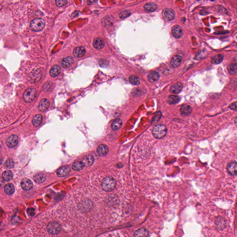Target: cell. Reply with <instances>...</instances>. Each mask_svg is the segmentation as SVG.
<instances>
[{
	"label": "cell",
	"mask_w": 237,
	"mask_h": 237,
	"mask_svg": "<svg viewBox=\"0 0 237 237\" xmlns=\"http://www.w3.org/2000/svg\"><path fill=\"white\" fill-rule=\"evenodd\" d=\"M116 186V181L113 177H106L103 179L102 183V189L107 192L113 191L115 189Z\"/></svg>",
	"instance_id": "1"
},
{
	"label": "cell",
	"mask_w": 237,
	"mask_h": 237,
	"mask_svg": "<svg viewBox=\"0 0 237 237\" xmlns=\"http://www.w3.org/2000/svg\"><path fill=\"white\" fill-rule=\"evenodd\" d=\"M167 133V128L163 124L156 125L152 130V134L156 139L163 138L166 136Z\"/></svg>",
	"instance_id": "2"
},
{
	"label": "cell",
	"mask_w": 237,
	"mask_h": 237,
	"mask_svg": "<svg viewBox=\"0 0 237 237\" xmlns=\"http://www.w3.org/2000/svg\"><path fill=\"white\" fill-rule=\"evenodd\" d=\"M45 25V22L43 19L41 18H36L31 22L30 27L33 31L38 32L43 29Z\"/></svg>",
	"instance_id": "3"
},
{
	"label": "cell",
	"mask_w": 237,
	"mask_h": 237,
	"mask_svg": "<svg viewBox=\"0 0 237 237\" xmlns=\"http://www.w3.org/2000/svg\"><path fill=\"white\" fill-rule=\"evenodd\" d=\"M47 229L49 234L52 235H56L60 232L61 228L58 222H51L49 223L47 226Z\"/></svg>",
	"instance_id": "4"
},
{
	"label": "cell",
	"mask_w": 237,
	"mask_h": 237,
	"mask_svg": "<svg viewBox=\"0 0 237 237\" xmlns=\"http://www.w3.org/2000/svg\"><path fill=\"white\" fill-rule=\"evenodd\" d=\"M37 95V92L35 89L32 88H29L27 89L24 94H23V98L25 102H31L35 98Z\"/></svg>",
	"instance_id": "5"
},
{
	"label": "cell",
	"mask_w": 237,
	"mask_h": 237,
	"mask_svg": "<svg viewBox=\"0 0 237 237\" xmlns=\"http://www.w3.org/2000/svg\"><path fill=\"white\" fill-rule=\"evenodd\" d=\"M163 16L167 21H171L175 18V14L171 8H165L162 12Z\"/></svg>",
	"instance_id": "6"
},
{
	"label": "cell",
	"mask_w": 237,
	"mask_h": 237,
	"mask_svg": "<svg viewBox=\"0 0 237 237\" xmlns=\"http://www.w3.org/2000/svg\"><path fill=\"white\" fill-rule=\"evenodd\" d=\"M18 142V137L15 135H11L7 140L6 144L9 148H13L16 147Z\"/></svg>",
	"instance_id": "7"
},
{
	"label": "cell",
	"mask_w": 237,
	"mask_h": 237,
	"mask_svg": "<svg viewBox=\"0 0 237 237\" xmlns=\"http://www.w3.org/2000/svg\"><path fill=\"white\" fill-rule=\"evenodd\" d=\"M21 186L22 189L25 191H28L32 189L33 187V184L32 181L27 178H24L21 181Z\"/></svg>",
	"instance_id": "8"
},
{
	"label": "cell",
	"mask_w": 237,
	"mask_h": 237,
	"mask_svg": "<svg viewBox=\"0 0 237 237\" xmlns=\"http://www.w3.org/2000/svg\"><path fill=\"white\" fill-rule=\"evenodd\" d=\"M227 170L231 175H237V163L232 162L228 165Z\"/></svg>",
	"instance_id": "9"
},
{
	"label": "cell",
	"mask_w": 237,
	"mask_h": 237,
	"mask_svg": "<svg viewBox=\"0 0 237 237\" xmlns=\"http://www.w3.org/2000/svg\"><path fill=\"white\" fill-rule=\"evenodd\" d=\"M70 172V169L69 166H64L58 169L57 171V175L58 177H62L68 175Z\"/></svg>",
	"instance_id": "10"
},
{
	"label": "cell",
	"mask_w": 237,
	"mask_h": 237,
	"mask_svg": "<svg viewBox=\"0 0 237 237\" xmlns=\"http://www.w3.org/2000/svg\"><path fill=\"white\" fill-rule=\"evenodd\" d=\"M171 32L173 36L177 39H180L183 35V30L179 26H173Z\"/></svg>",
	"instance_id": "11"
},
{
	"label": "cell",
	"mask_w": 237,
	"mask_h": 237,
	"mask_svg": "<svg viewBox=\"0 0 237 237\" xmlns=\"http://www.w3.org/2000/svg\"><path fill=\"white\" fill-rule=\"evenodd\" d=\"M182 62V58L181 56L178 55H175L172 58L171 60V64L173 68H177L179 67L181 64Z\"/></svg>",
	"instance_id": "12"
},
{
	"label": "cell",
	"mask_w": 237,
	"mask_h": 237,
	"mask_svg": "<svg viewBox=\"0 0 237 237\" xmlns=\"http://www.w3.org/2000/svg\"><path fill=\"white\" fill-rule=\"evenodd\" d=\"M86 53V49L84 47L79 46L74 50L73 55L77 58H81L84 56Z\"/></svg>",
	"instance_id": "13"
},
{
	"label": "cell",
	"mask_w": 237,
	"mask_h": 237,
	"mask_svg": "<svg viewBox=\"0 0 237 237\" xmlns=\"http://www.w3.org/2000/svg\"><path fill=\"white\" fill-rule=\"evenodd\" d=\"M149 235V231L146 228H141L134 232V237H147Z\"/></svg>",
	"instance_id": "14"
},
{
	"label": "cell",
	"mask_w": 237,
	"mask_h": 237,
	"mask_svg": "<svg viewBox=\"0 0 237 237\" xmlns=\"http://www.w3.org/2000/svg\"><path fill=\"white\" fill-rule=\"evenodd\" d=\"M50 106V102L48 99L45 98L41 100L38 106V109L41 111H45Z\"/></svg>",
	"instance_id": "15"
},
{
	"label": "cell",
	"mask_w": 237,
	"mask_h": 237,
	"mask_svg": "<svg viewBox=\"0 0 237 237\" xmlns=\"http://www.w3.org/2000/svg\"><path fill=\"white\" fill-rule=\"evenodd\" d=\"M192 108L188 105H183L180 108V112L181 115L184 116H188L192 113Z\"/></svg>",
	"instance_id": "16"
},
{
	"label": "cell",
	"mask_w": 237,
	"mask_h": 237,
	"mask_svg": "<svg viewBox=\"0 0 237 237\" xmlns=\"http://www.w3.org/2000/svg\"><path fill=\"white\" fill-rule=\"evenodd\" d=\"M98 154L101 156H105L108 153L109 149L107 146L105 145H101L99 146L97 149Z\"/></svg>",
	"instance_id": "17"
},
{
	"label": "cell",
	"mask_w": 237,
	"mask_h": 237,
	"mask_svg": "<svg viewBox=\"0 0 237 237\" xmlns=\"http://www.w3.org/2000/svg\"><path fill=\"white\" fill-rule=\"evenodd\" d=\"M95 161L94 156L91 155H87L83 158L82 162L85 166H91Z\"/></svg>",
	"instance_id": "18"
},
{
	"label": "cell",
	"mask_w": 237,
	"mask_h": 237,
	"mask_svg": "<svg viewBox=\"0 0 237 237\" xmlns=\"http://www.w3.org/2000/svg\"><path fill=\"white\" fill-rule=\"evenodd\" d=\"M183 89V86L182 84L179 83H175L173 84L172 86L171 87L170 89V92L172 93L173 94H178Z\"/></svg>",
	"instance_id": "19"
},
{
	"label": "cell",
	"mask_w": 237,
	"mask_h": 237,
	"mask_svg": "<svg viewBox=\"0 0 237 237\" xmlns=\"http://www.w3.org/2000/svg\"><path fill=\"white\" fill-rule=\"evenodd\" d=\"M74 62V58L71 57H68L64 58L61 61V65L63 67L66 68L70 66Z\"/></svg>",
	"instance_id": "20"
},
{
	"label": "cell",
	"mask_w": 237,
	"mask_h": 237,
	"mask_svg": "<svg viewBox=\"0 0 237 237\" xmlns=\"http://www.w3.org/2000/svg\"><path fill=\"white\" fill-rule=\"evenodd\" d=\"M60 67L58 65H54L50 70V73L51 76L53 77H56L60 74L61 72Z\"/></svg>",
	"instance_id": "21"
},
{
	"label": "cell",
	"mask_w": 237,
	"mask_h": 237,
	"mask_svg": "<svg viewBox=\"0 0 237 237\" xmlns=\"http://www.w3.org/2000/svg\"><path fill=\"white\" fill-rule=\"evenodd\" d=\"M46 175L43 173H37L33 177V179L36 183L41 184L46 180Z\"/></svg>",
	"instance_id": "22"
},
{
	"label": "cell",
	"mask_w": 237,
	"mask_h": 237,
	"mask_svg": "<svg viewBox=\"0 0 237 237\" xmlns=\"http://www.w3.org/2000/svg\"><path fill=\"white\" fill-rule=\"evenodd\" d=\"M93 46L96 49L101 50L104 47V42L100 38H96L93 41Z\"/></svg>",
	"instance_id": "23"
},
{
	"label": "cell",
	"mask_w": 237,
	"mask_h": 237,
	"mask_svg": "<svg viewBox=\"0 0 237 237\" xmlns=\"http://www.w3.org/2000/svg\"><path fill=\"white\" fill-rule=\"evenodd\" d=\"M122 122L120 118H117L113 121L111 125L112 129L113 131H117L120 129L122 126Z\"/></svg>",
	"instance_id": "24"
},
{
	"label": "cell",
	"mask_w": 237,
	"mask_h": 237,
	"mask_svg": "<svg viewBox=\"0 0 237 237\" xmlns=\"http://www.w3.org/2000/svg\"><path fill=\"white\" fill-rule=\"evenodd\" d=\"M43 120V117L41 114H37L33 118V124L35 127H39L41 124Z\"/></svg>",
	"instance_id": "25"
},
{
	"label": "cell",
	"mask_w": 237,
	"mask_h": 237,
	"mask_svg": "<svg viewBox=\"0 0 237 237\" xmlns=\"http://www.w3.org/2000/svg\"><path fill=\"white\" fill-rule=\"evenodd\" d=\"M144 9L147 12H153L157 9V5L154 3H148L144 7Z\"/></svg>",
	"instance_id": "26"
},
{
	"label": "cell",
	"mask_w": 237,
	"mask_h": 237,
	"mask_svg": "<svg viewBox=\"0 0 237 237\" xmlns=\"http://www.w3.org/2000/svg\"><path fill=\"white\" fill-rule=\"evenodd\" d=\"M3 179L6 181H9L13 179V174L10 171H6L3 173L2 175Z\"/></svg>",
	"instance_id": "27"
},
{
	"label": "cell",
	"mask_w": 237,
	"mask_h": 237,
	"mask_svg": "<svg viewBox=\"0 0 237 237\" xmlns=\"http://www.w3.org/2000/svg\"><path fill=\"white\" fill-rule=\"evenodd\" d=\"M84 166L85 165L83 162L77 161L73 164L72 168L73 170L78 171L82 170L84 168Z\"/></svg>",
	"instance_id": "28"
},
{
	"label": "cell",
	"mask_w": 237,
	"mask_h": 237,
	"mask_svg": "<svg viewBox=\"0 0 237 237\" xmlns=\"http://www.w3.org/2000/svg\"><path fill=\"white\" fill-rule=\"evenodd\" d=\"M159 77L160 76L159 74L156 72H153L148 75V79L150 82H154L158 81Z\"/></svg>",
	"instance_id": "29"
},
{
	"label": "cell",
	"mask_w": 237,
	"mask_h": 237,
	"mask_svg": "<svg viewBox=\"0 0 237 237\" xmlns=\"http://www.w3.org/2000/svg\"><path fill=\"white\" fill-rule=\"evenodd\" d=\"M4 191L6 194H8V195L12 194L14 192V186L12 184H7L5 186Z\"/></svg>",
	"instance_id": "30"
},
{
	"label": "cell",
	"mask_w": 237,
	"mask_h": 237,
	"mask_svg": "<svg viewBox=\"0 0 237 237\" xmlns=\"http://www.w3.org/2000/svg\"><path fill=\"white\" fill-rule=\"evenodd\" d=\"M228 70L231 75L237 73V63H232L228 67Z\"/></svg>",
	"instance_id": "31"
},
{
	"label": "cell",
	"mask_w": 237,
	"mask_h": 237,
	"mask_svg": "<svg viewBox=\"0 0 237 237\" xmlns=\"http://www.w3.org/2000/svg\"><path fill=\"white\" fill-rule=\"evenodd\" d=\"M180 99L178 96L175 95H171L168 97V102L170 104H175L179 102Z\"/></svg>",
	"instance_id": "32"
},
{
	"label": "cell",
	"mask_w": 237,
	"mask_h": 237,
	"mask_svg": "<svg viewBox=\"0 0 237 237\" xmlns=\"http://www.w3.org/2000/svg\"><path fill=\"white\" fill-rule=\"evenodd\" d=\"M223 59V56L221 54L216 55L211 60V62L213 64H219L222 61Z\"/></svg>",
	"instance_id": "33"
},
{
	"label": "cell",
	"mask_w": 237,
	"mask_h": 237,
	"mask_svg": "<svg viewBox=\"0 0 237 237\" xmlns=\"http://www.w3.org/2000/svg\"><path fill=\"white\" fill-rule=\"evenodd\" d=\"M129 81L131 83L134 85H138L140 84V79L137 76L132 75L129 77Z\"/></svg>",
	"instance_id": "34"
},
{
	"label": "cell",
	"mask_w": 237,
	"mask_h": 237,
	"mask_svg": "<svg viewBox=\"0 0 237 237\" xmlns=\"http://www.w3.org/2000/svg\"><path fill=\"white\" fill-rule=\"evenodd\" d=\"M5 166L8 169H11L14 167V162L13 160L11 159H8L5 162Z\"/></svg>",
	"instance_id": "35"
},
{
	"label": "cell",
	"mask_w": 237,
	"mask_h": 237,
	"mask_svg": "<svg viewBox=\"0 0 237 237\" xmlns=\"http://www.w3.org/2000/svg\"><path fill=\"white\" fill-rule=\"evenodd\" d=\"M131 14V12L129 10H125L122 11L120 14V18L121 19H125L129 16Z\"/></svg>",
	"instance_id": "36"
},
{
	"label": "cell",
	"mask_w": 237,
	"mask_h": 237,
	"mask_svg": "<svg viewBox=\"0 0 237 237\" xmlns=\"http://www.w3.org/2000/svg\"><path fill=\"white\" fill-rule=\"evenodd\" d=\"M217 224L219 228H223V226H225V222L223 221V219L222 218H218L217 219Z\"/></svg>",
	"instance_id": "37"
},
{
	"label": "cell",
	"mask_w": 237,
	"mask_h": 237,
	"mask_svg": "<svg viewBox=\"0 0 237 237\" xmlns=\"http://www.w3.org/2000/svg\"><path fill=\"white\" fill-rule=\"evenodd\" d=\"M55 3H56V5L58 7H63V6L66 5L67 1H56Z\"/></svg>",
	"instance_id": "38"
},
{
	"label": "cell",
	"mask_w": 237,
	"mask_h": 237,
	"mask_svg": "<svg viewBox=\"0 0 237 237\" xmlns=\"http://www.w3.org/2000/svg\"><path fill=\"white\" fill-rule=\"evenodd\" d=\"M230 108H231L232 110L237 111V102L232 103V104L230 106Z\"/></svg>",
	"instance_id": "39"
},
{
	"label": "cell",
	"mask_w": 237,
	"mask_h": 237,
	"mask_svg": "<svg viewBox=\"0 0 237 237\" xmlns=\"http://www.w3.org/2000/svg\"><path fill=\"white\" fill-rule=\"evenodd\" d=\"M51 83L50 82H46L45 84H44V87H45V89H49L51 87Z\"/></svg>",
	"instance_id": "40"
},
{
	"label": "cell",
	"mask_w": 237,
	"mask_h": 237,
	"mask_svg": "<svg viewBox=\"0 0 237 237\" xmlns=\"http://www.w3.org/2000/svg\"><path fill=\"white\" fill-rule=\"evenodd\" d=\"M235 126H236L237 127V116L236 117V118H235Z\"/></svg>",
	"instance_id": "41"
}]
</instances>
